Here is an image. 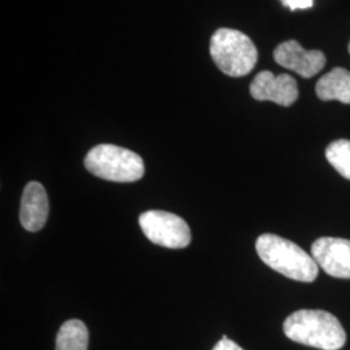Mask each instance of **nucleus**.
Returning <instances> with one entry per match:
<instances>
[{
	"instance_id": "obj_14",
	"label": "nucleus",
	"mask_w": 350,
	"mask_h": 350,
	"mask_svg": "<svg viewBox=\"0 0 350 350\" xmlns=\"http://www.w3.org/2000/svg\"><path fill=\"white\" fill-rule=\"evenodd\" d=\"M213 350H244L243 348H240L238 344L235 342V341H232V340H230V338H227V336H224V338H221L217 344H215V347L213 348Z\"/></svg>"
},
{
	"instance_id": "obj_8",
	"label": "nucleus",
	"mask_w": 350,
	"mask_h": 350,
	"mask_svg": "<svg viewBox=\"0 0 350 350\" xmlns=\"http://www.w3.org/2000/svg\"><path fill=\"white\" fill-rule=\"evenodd\" d=\"M274 59L280 66L297 73L302 78H312L318 75L325 65L323 52L305 50L297 40L280 43L274 51Z\"/></svg>"
},
{
	"instance_id": "obj_1",
	"label": "nucleus",
	"mask_w": 350,
	"mask_h": 350,
	"mask_svg": "<svg viewBox=\"0 0 350 350\" xmlns=\"http://www.w3.org/2000/svg\"><path fill=\"white\" fill-rule=\"evenodd\" d=\"M288 338L317 349L338 350L345 345L347 334L338 318L323 310H299L283 325Z\"/></svg>"
},
{
	"instance_id": "obj_7",
	"label": "nucleus",
	"mask_w": 350,
	"mask_h": 350,
	"mask_svg": "<svg viewBox=\"0 0 350 350\" xmlns=\"http://www.w3.org/2000/svg\"><path fill=\"white\" fill-rule=\"evenodd\" d=\"M250 95L258 101H274L282 107H289L299 99L297 82L289 75H274L263 70L250 83Z\"/></svg>"
},
{
	"instance_id": "obj_12",
	"label": "nucleus",
	"mask_w": 350,
	"mask_h": 350,
	"mask_svg": "<svg viewBox=\"0 0 350 350\" xmlns=\"http://www.w3.org/2000/svg\"><path fill=\"white\" fill-rule=\"evenodd\" d=\"M325 159L338 174L350 180V140L338 139L332 142L325 150Z\"/></svg>"
},
{
	"instance_id": "obj_11",
	"label": "nucleus",
	"mask_w": 350,
	"mask_h": 350,
	"mask_svg": "<svg viewBox=\"0 0 350 350\" xmlns=\"http://www.w3.org/2000/svg\"><path fill=\"white\" fill-rule=\"evenodd\" d=\"M88 329L82 321H66L56 336V350H88Z\"/></svg>"
},
{
	"instance_id": "obj_4",
	"label": "nucleus",
	"mask_w": 350,
	"mask_h": 350,
	"mask_svg": "<svg viewBox=\"0 0 350 350\" xmlns=\"http://www.w3.org/2000/svg\"><path fill=\"white\" fill-rule=\"evenodd\" d=\"M88 172L98 178L131 183L144 175V163L138 153L113 144H99L90 150L85 159Z\"/></svg>"
},
{
	"instance_id": "obj_10",
	"label": "nucleus",
	"mask_w": 350,
	"mask_h": 350,
	"mask_svg": "<svg viewBox=\"0 0 350 350\" xmlns=\"http://www.w3.org/2000/svg\"><path fill=\"white\" fill-rule=\"evenodd\" d=\"M315 92L321 100L350 104V72L344 68L332 69L317 82Z\"/></svg>"
},
{
	"instance_id": "obj_5",
	"label": "nucleus",
	"mask_w": 350,
	"mask_h": 350,
	"mask_svg": "<svg viewBox=\"0 0 350 350\" xmlns=\"http://www.w3.org/2000/svg\"><path fill=\"white\" fill-rule=\"evenodd\" d=\"M139 225L153 244L169 250H182L191 243L187 222L174 213L150 211L139 217Z\"/></svg>"
},
{
	"instance_id": "obj_13",
	"label": "nucleus",
	"mask_w": 350,
	"mask_h": 350,
	"mask_svg": "<svg viewBox=\"0 0 350 350\" xmlns=\"http://www.w3.org/2000/svg\"><path fill=\"white\" fill-rule=\"evenodd\" d=\"M284 7H288L291 11L297 10H309L314 5V0H280Z\"/></svg>"
},
{
	"instance_id": "obj_15",
	"label": "nucleus",
	"mask_w": 350,
	"mask_h": 350,
	"mask_svg": "<svg viewBox=\"0 0 350 350\" xmlns=\"http://www.w3.org/2000/svg\"><path fill=\"white\" fill-rule=\"evenodd\" d=\"M348 50H349V53H350V43H349V46H348Z\"/></svg>"
},
{
	"instance_id": "obj_6",
	"label": "nucleus",
	"mask_w": 350,
	"mask_h": 350,
	"mask_svg": "<svg viewBox=\"0 0 350 350\" xmlns=\"http://www.w3.org/2000/svg\"><path fill=\"white\" fill-rule=\"evenodd\" d=\"M312 256L325 274L338 279H350V240L348 239H317L312 245Z\"/></svg>"
},
{
	"instance_id": "obj_9",
	"label": "nucleus",
	"mask_w": 350,
	"mask_h": 350,
	"mask_svg": "<svg viewBox=\"0 0 350 350\" xmlns=\"http://www.w3.org/2000/svg\"><path fill=\"white\" fill-rule=\"evenodd\" d=\"M49 198L44 187L39 182L26 185L20 205V222L23 227L37 232L42 230L49 218Z\"/></svg>"
},
{
	"instance_id": "obj_3",
	"label": "nucleus",
	"mask_w": 350,
	"mask_h": 350,
	"mask_svg": "<svg viewBox=\"0 0 350 350\" xmlns=\"http://www.w3.org/2000/svg\"><path fill=\"white\" fill-rule=\"evenodd\" d=\"M211 56L217 68L230 77L250 75L257 64L258 52L244 33L234 29H218L211 39Z\"/></svg>"
},
{
	"instance_id": "obj_2",
	"label": "nucleus",
	"mask_w": 350,
	"mask_h": 350,
	"mask_svg": "<svg viewBox=\"0 0 350 350\" xmlns=\"http://www.w3.org/2000/svg\"><path fill=\"white\" fill-rule=\"evenodd\" d=\"M256 250L265 265L292 280L312 283L318 276L313 256L288 239L263 234L256 241Z\"/></svg>"
}]
</instances>
